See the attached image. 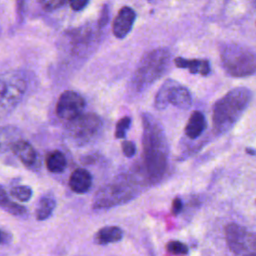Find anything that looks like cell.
<instances>
[{
	"label": "cell",
	"instance_id": "obj_1",
	"mask_svg": "<svg viewBox=\"0 0 256 256\" xmlns=\"http://www.w3.org/2000/svg\"><path fill=\"white\" fill-rule=\"evenodd\" d=\"M142 144L144 164L152 181H158L165 173L168 160V146L161 124L150 113L142 116Z\"/></svg>",
	"mask_w": 256,
	"mask_h": 256
},
{
	"label": "cell",
	"instance_id": "obj_2",
	"mask_svg": "<svg viewBox=\"0 0 256 256\" xmlns=\"http://www.w3.org/2000/svg\"><path fill=\"white\" fill-rule=\"evenodd\" d=\"M252 99V92L246 87L228 91L213 106L212 123L217 133H225L239 120Z\"/></svg>",
	"mask_w": 256,
	"mask_h": 256
},
{
	"label": "cell",
	"instance_id": "obj_3",
	"mask_svg": "<svg viewBox=\"0 0 256 256\" xmlns=\"http://www.w3.org/2000/svg\"><path fill=\"white\" fill-rule=\"evenodd\" d=\"M170 52L166 48H157L147 52L140 60L132 78L133 87L143 91L157 81L167 70Z\"/></svg>",
	"mask_w": 256,
	"mask_h": 256
},
{
	"label": "cell",
	"instance_id": "obj_4",
	"mask_svg": "<svg viewBox=\"0 0 256 256\" xmlns=\"http://www.w3.org/2000/svg\"><path fill=\"white\" fill-rule=\"evenodd\" d=\"M27 89L28 80L23 71L9 70L0 75V119L18 106Z\"/></svg>",
	"mask_w": 256,
	"mask_h": 256
},
{
	"label": "cell",
	"instance_id": "obj_5",
	"mask_svg": "<svg viewBox=\"0 0 256 256\" xmlns=\"http://www.w3.org/2000/svg\"><path fill=\"white\" fill-rule=\"evenodd\" d=\"M220 59L227 74L233 77H245L256 72V54L239 44H223Z\"/></svg>",
	"mask_w": 256,
	"mask_h": 256
},
{
	"label": "cell",
	"instance_id": "obj_6",
	"mask_svg": "<svg viewBox=\"0 0 256 256\" xmlns=\"http://www.w3.org/2000/svg\"><path fill=\"white\" fill-rule=\"evenodd\" d=\"M101 127L102 121L98 115L86 113L68 121L65 132L68 138L77 145H84L99 133Z\"/></svg>",
	"mask_w": 256,
	"mask_h": 256
},
{
	"label": "cell",
	"instance_id": "obj_7",
	"mask_svg": "<svg viewBox=\"0 0 256 256\" xmlns=\"http://www.w3.org/2000/svg\"><path fill=\"white\" fill-rule=\"evenodd\" d=\"M192 98L188 89L175 80L167 79L159 88L155 96V107L158 110L165 109L169 104L181 109L191 106Z\"/></svg>",
	"mask_w": 256,
	"mask_h": 256
},
{
	"label": "cell",
	"instance_id": "obj_8",
	"mask_svg": "<svg viewBox=\"0 0 256 256\" xmlns=\"http://www.w3.org/2000/svg\"><path fill=\"white\" fill-rule=\"evenodd\" d=\"M86 102L84 98L75 91H64L56 104V114L61 119L70 121L83 114Z\"/></svg>",
	"mask_w": 256,
	"mask_h": 256
},
{
	"label": "cell",
	"instance_id": "obj_9",
	"mask_svg": "<svg viewBox=\"0 0 256 256\" xmlns=\"http://www.w3.org/2000/svg\"><path fill=\"white\" fill-rule=\"evenodd\" d=\"M249 233L244 227L236 224L230 223L225 228L226 241L235 254H246V244L248 240Z\"/></svg>",
	"mask_w": 256,
	"mask_h": 256
},
{
	"label": "cell",
	"instance_id": "obj_10",
	"mask_svg": "<svg viewBox=\"0 0 256 256\" xmlns=\"http://www.w3.org/2000/svg\"><path fill=\"white\" fill-rule=\"evenodd\" d=\"M136 19L135 11L129 6H123L113 20L112 32L118 39L125 38L131 31Z\"/></svg>",
	"mask_w": 256,
	"mask_h": 256
},
{
	"label": "cell",
	"instance_id": "obj_11",
	"mask_svg": "<svg viewBox=\"0 0 256 256\" xmlns=\"http://www.w3.org/2000/svg\"><path fill=\"white\" fill-rule=\"evenodd\" d=\"M127 190L125 188H122L120 186H106L99 190L95 206L96 207H109L113 205H117L120 202H123L125 199L130 198L129 193L126 192Z\"/></svg>",
	"mask_w": 256,
	"mask_h": 256
},
{
	"label": "cell",
	"instance_id": "obj_12",
	"mask_svg": "<svg viewBox=\"0 0 256 256\" xmlns=\"http://www.w3.org/2000/svg\"><path fill=\"white\" fill-rule=\"evenodd\" d=\"M92 185V176L84 168L75 169L69 178L70 189L77 194H84L89 191Z\"/></svg>",
	"mask_w": 256,
	"mask_h": 256
},
{
	"label": "cell",
	"instance_id": "obj_13",
	"mask_svg": "<svg viewBox=\"0 0 256 256\" xmlns=\"http://www.w3.org/2000/svg\"><path fill=\"white\" fill-rule=\"evenodd\" d=\"M11 150L26 167H32L35 165L37 153L34 147L28 141L22 139L17 140L12 145Z\"/></svg>",
	"mask_w": 256,
	"mask_h": 256
},
{
	"label": "cell",
	"instance_id": "obj_14",
	"mask_svg": "<svg viewBox=\"0 0 256 256\" xmlns=\"http://www.w3.org/2000/svg\"><path fill=\"white\" fill-rule=\"evenodd\" d=\"M174 63L178 68L187 69L192 74H199L206 76L210 73V63L207 59H187L183 57H176Z\"/></svg>",
	"mask_w": 256,
	"mask_h": 256
},
{
	"label": "cell",
	"instance_id": "obj_15",
	"mask_svg": "<svg viewBox=\"0 0 256 256\" xmlns=\"http://www.w3.org/2000/svg\"><path fill=\"white\" fill-rule=\"evenodd\" d=\"M124 232L118 226H105L100 228L94 236V242L99 245H107L119 242L123 238Z\"/></svg>",
	"mask_w": 256,
	"mask_h": 256
},
{
	"label": "cell",
	"instance_id": "obj_16",
	"mask_svg": "<svg viewBox=\"0 0 256 256\" xmlns=\"http://www.w3.org/2000/svg\"><path fill=\"white\" fill-rule=\"evenodd\" d=\"M206 128V119L202 112L194 111L188 119L185 127V134L190 139L198 138Z\"/></svg>",
	"mask_w": 256,
	"mask_h": 256
},
{
	"label": "cell",
	"instance_id": "obj_17",
	"mask_svg": "<svg viewBox=\"0 0 256 256\" xmlns=\"http://www.w3.org/2000/svg\"><path fill=\"white\" fill-rule=\"evenodd\" d=\"M20 131L14 126H0V156L12 148L14 142L19 140Z\"/></svg>",
	"mask_w": 256,
	"mask_h": 256
},
{
	"label": "cell",
	"instance_id": "obj_18",
	"mask_svg": "<svg viewBox=\"0 0 256 256\" xmlns=\"http://www.w3.org/2000/svg\"><path fill=\"white\" fill-rule=\"evenodd\" d=\"M55 207H56L55 197L50 193L43 195L39 199L36 206V211H35L36 219L39 221L48 219L53 213Z\"/></svg>",
	"mask_w": 256,
	"mask_h": 256
},
{
	"label": "cell",
	"instance_id": "obj_19",
	"mask_svg": "<svg viewBox=\"0 0 256 256\" xmlns=\"http://www.w3.org/2000/svg\"><path fill=\"white\" fill-rule=\"evenodd\" d=\"M0 208L17 217H25L28 214V211L24 206L11 201L9 195L2 186H0Z\"/></svg>",
	"mask_w": 256,
	"mask_h": 256
},
{
	"label": "cell",
	"instance_id": "obj_20",
	"mask_svg": "<svg viewBox=\"0 0 256 256\" xmlns=\"http://www.w3.org/2000/svg\"><path fill=\"white\" fill-rule=\"evenodd\" d=\"M45 163L47 169L52 173H61L65 170L67 166L66 157L59 150H54L50 152L46 157Z\"/></svg>",
	"mask_w": 256,
	"mask_h": 256
},
{
	"label": "cell",
	"instance_id": "obj_21",
	"mask_svg": "<svg viewBox=\"0 0 256 256\" xmlns=\"http://www.w3.org/2000/svg\"><path fill=\"white\" fill-rule=\"evenodd\" d=\"M32 194H33L32 189L29 186H25V185L15 186L10 191V195L20 202L29 201L32 197Z\"/></svg>",
	"mask_w": 256,
	"mask_h": 256
},
{
	"label": "cell",
	"instance_id": "obj_22",
	"mask_svg": "<svg viewBox=\"0 0 256 256\" xmlns=\"http://www.w3.org/2000/svg\"><path fill=\"white\" fill-rule=\"evenodd\" d=\"M131 122H132V119L128 116L122 117L121 119L118 120V122L116 123V127H115V137L117 139L125 138L126 132L128 131V129L131 126Z\"/></svg>",
	"mask_w": 256,
	"mask_h": 256
},
{
	"label": "cell",
	"instance_id": "obj_23",
	"mask_svg": "<svg viewBox=\"0 0 256 256\" xmlns=\"http://www.w3.org/2000/svg\"><path fill=\"white\" fill-rule=\"evenodd\" d=\"M166 249L173 255H186L188 253V247L184 243L177 240L169 241L166 245Z\"/></svg>",
	"mask_w": 256,
	"mask_h": 256
},
{
	"label": "cell",
	"instance_id": "obj_24",
	"mask_svg": "<svg viewBox=\"0 0 256 256\" xmlns=\"http://www.w3.org/2000/svg\"><path fill=\"white\" fill-rule=\"evenodd\" d=\"M41 7L46 11H54L65 5L67 0H38Z\"/></svg>",
	"mask_w": 256,
	"mask_h": 256
},
{
	"label": "cell",
	"instance_id": "obj_25",
	"mask_svg": "<svg viewBox=\"0 0 256 256\" xmlns=\"http://www.w3.org/2000/svg\"><path fill=\"white\" fill-rule=\"evenodd\" d=\"M109 20H110V9H109V5L105 3L101 8L100 17L98 20L99 28H104L109 23Z\"/></svg>",
	"mask_w": 256,
	"mask_h": 256
},
{
	"label": "cell",
	"instance_id": "obj_26",
	"mask_svg": "<svg viewBox=\"0 0 256 256\" xmlns=\"http://www.w3.org/2000/svg\"><path fill=\"white\" fill-rule=\"evenodd\" d=\"M121 147H122V152L123 154L128 157L131 158L135 155L136 153V145L134 142L132 141H128V140H124L121 143Z\"/></svg>",
	"mask_w": 256,
	"mask_h": 256
},
{
	"label": "cell",
	"instance_id": "obj_27",
	"mask_svg": "<svg viewBox=\"0 0 256 256\" xmlns=\"http://www.w3.org/2000/svg\"><path fill=\"white\" fill-rule=\"evenodd\" d=\"M88 2L89 0H69V5L72 8V10L80 11L87 6Z\"/></svg>",
	"mask_w": 256,
	"mask_h": 256
},
{
	"label": "cell",
	"instance_id": "obj_28",
	"mask_svg": "<svg viewBox=\"0 0 256 256\" xmlns=\"http://www.w3.org/2000/svg\"><path fill=\"white\" fill-rule=\"evenodd\" d=\"M25 3H26V0H16V11H17L18 18L20 20H23V17H24Z\"/></svg>",
	"mask_w": 256,
	"mask_h": 256
},
{
	"label": "cell",
	"instance_id": "obj_29",
	"mask_svg": "<svg viewBox=\"0 0 256 256\" xmlns=\"http://www.w3.org/2000/svg\"><path fill=\"white\" fill-rule=\"evenodd\" d=\"M183 203L180 198H175L172 202V213L174 215H178L182 211Z\"/></svg>",
	"mask_w": 256,
	"mask_h": 256
},
{
	"label": "cell",
	"instance_id": "obj_30",
	"mask_svg": "<svg viewBox=\"0 0 256 256\" xmlns=\"http://www.w3.org/2000/svg\"><path fill=\"white\" fill-rule=\"evenodd\" d=\"M247 256H256V255H247Z\"/></svg>",
	"mask_w": 256,
	"mask_h": 256
},
{
	"label": "cell",
	"instance_id": "obj_31",
	"mask_svg": "<svg viewBox=\"0 0 256 256\" xmlns=\"http://www.w3.org/2000/svg\"><path fill=\"white\" fill-rule=\"evenodd\" d=\"M0 240H1V233H0Z\"/></svg>",
	"mask_w": 256,
	"mask_h": 256
}]
</instances>
